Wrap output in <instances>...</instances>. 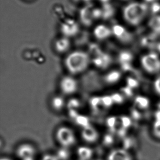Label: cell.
<instances>
[{
  "label": "cell",
  "mask_w": 160,
  "mask_h": 160,
  "mask_svg": "<svg viewBox=\"0 0 160 160\" xmlns=\"http://www.w3.org/2000/svg\"><path fill=\"white\" fill-rule=\"evenodd\" d=\"M149 14V7L144 2L131 1L122 9V15L126 23L132 26L141 25Z\"/></svg>",
  "instance_id": "cell-1"
},
{
  "label": "cell",
  "mask_w": 160,
  "mask_h": 160,
  "mask_svg": "<svg viewBox=\"0 0 160 160\" xmlns=\"http://www.w3.org/2000/svg\"><path fill=\"white\" fill-rule=\"evenodd\" d=\"M90 61V57L87 53L76 51L66 57L65 67L70 74L77 75L85 72L89 67Z\"/></svg>",
  "instance_id": "cell-2"
},
{
  "label": "cell",
  "mask_w": 160,
  "mask_h": 160,
  "mask_svg": "<svg viewBox=\"0 0 160 160\" xmlns=\"http://www.w3.org/2000/svg\"><path fill=\"white\" fill-rule=\"evenodd\" d=\"M141 67L148 74L155 75L160 72V56L155 52L143 54L140 59Z\"/></svg>",
  "instance_id": "cell-3"
},
{
  "label": "cell",
  "mask_w": 160,
  "mask_h": 160,
  "mask_svg": "<svg viewBox=\"0 0 160 160\" xmlns=\"http://www.w3.org/2000/svg\"><path fill=\"white\" fill-rule=\"evenodd\" d=\"M56 138L62 147H68L73 145L76 142V137L71 128L62 126L58 128L56 132Z\"/></svg>",
  "instance_id": "cell-4"
},
{
  "label": "cell",
  "mask_w": 160,
  "mask_h": 160,
  "mask_svg": "<svg viewBox=\"0 0 160 160\" xmlns=\"http://www.w3.org/2000/svg\"><path fill=\"white\" fill-rule=\"evenodd\" d=\"M112 35L121 42L126 44L130 43L133 39L132 34L120 24H115L112 28Z\"/></svg>",
  "instance_id": "cell-5"
},
{
  "label": "cell",
  "mask_w": 160,
  "mask_h": 160,
  "mask_svg": "<svg viewBox=\"0 0 160 160\" xmlns=\"http://www.w3.org/2000/svg\"><path fill=\"white\" fill-rule=\"evenodd\" d=\"M60 87L61 92L66 95H71L76 93L78 89L77 80L70 76H64L61 80Z\"/></svg>",
  "instance_id": "cell-6"
},
{
  "label": "cell",
  "mask_w": 160,
  "mask_h": 160,
  "mask_svg": "<svg viewBox=\"0 0 160 160\" xmlns=\"http://www.w3.org/2000/svg\"><path fill=\"white\" fill-rule=\"evenodd\" d=\"M79 25L72 19L65 20L61 25V31L64 37L69 38L76 36L79 32Z\"/></svg>",
  "instance_id": "cell-7"
},
{
  "label": "cell",
  "mask_w": 160,
  "mask_h": 160,
  "mask_svg": "<svg viewBox=\"0 0 160 160\" xmlns=\"http://www.w3.org/2000/svg\"><path fill=\"white\" fill-rule=\"evenodd\" d=\"M36 151L33 145L25 143L20 145L16 150L17 156L22 160L34 158Z\"/></svg>",
  "instance_id": "cell-8"
},
{
  "label": "cell",
  "mask_w": 160,
  "mask_h": 160,
  "mask_svg": "<svg viewBox=\"0 0 160 160\" xmlns=\"http://www.w3.org/2000/svg\"><path fill=\"white\" fill-rule=\"evenodd\" d=\"M92 62L96 67L101 69H106L112 64V59L109 54L100 51L96 53Z\"/></svg>",
  "instance_id": "cell-9"
},
{
  "label": "cell",
  "mask_w": 160,
  "mask_h": 160,
  "mask_svg": "<svg viewBox=\"0 0 160 160\" xmlns=\"http://www.w3.org/2000/svg\"><path fill=\"white\" fill-rule=\"evenodd\" d=\"M133 60V55L129 51H124L119 53L118 61L121 67L125 71H128L131 69Z\"/></svg>",
  "instance_id": "cell-10"
},
{
  "label": "cell",
  "mask_w": 160,
  "mask_h": 160,
  "mask_svg": "<svg viewBox=\"0 0 160 160\" xmlns=\"http://www.w3.org/2000/svg\"><path fill=\"white\" fill-rule=\"evenodd\" d=\"M81 136L82 139L88 143H95L99 138L98 131L91 125L82 128Z\"/></svg>",
  "instance_id": "cell-11"
},
{
  "label": "cell",
  "mask_w": 160,
  "mask_h": 160,
  "mask_svg": "<svg viewBox=\"0 0 160 160\" xmlns=\"http://www.w3.org/2000/svg\"><path fill=\"white\" fill-rule=\"evenodd\" d=\"M93 35L95 37L99 40H104L107 39L112 35V29L108 26L100 24L96 26L93 30Z\"/></svg>",
  "instance_id": "cell-12"
},
{
  "label": "cell",
  "mask_w": 160,
  "mask_h": 160,
  "mask_svg": "<svg viewBox=\"0 0 160 160\" xmlns=\"http://www.w3.org/2000/svg\"><path fill=\"white\" fill-rule=\"evenodd\" d=\"M108 160H132V158L126 150L119 149L110 152L108 156Z\"/></svg>",
  "instance_id": "cell-13"
},
{
  "label": "cell",
  "mask_w": 160,
  "mask_h": 160,
  "mask_svg": "<svg viewBox=\"0 0 160 160\" xmlns=\"http://www.w3.org/2000/svg\"><path fill=\"white\" fill-rule=\"evenodd\" d=\"M71 47V42L69 38L62 37L56 40L55 43V49L58 53H65Z\"/></svg>",
  "instance_id": "cell-14"
},
{
  "label": "cell",
  "mask_w": 160,
  "mask_h": 160,
  "mask_svg": "<svg viewBox=\"0 0 160 160\" xmlns=\"http://www.w3.org/2000/svg\"><path fill=\"white\" fill-rule=\"evenodd\" d=\"M93 9L90 7H87L82 8L80 12V18L83 24L87 26L92 24L94 19L93 14Z\"/></svg>",
  "instance_id": "cell-15"
},
{
  "label": "cell",
  "mask_w": 160,
  "mask_h": 160,
  "mask_svg": "<svg viewBox=\"0 0 160 160\" xmlns=\"http://www.w3.org/2000/svg\"><path fill=\"white\" fill-rule=\"evenodd\" d=\"M122 74L120 71L113 70L108 72L104 76V81L107 84H114L117 83L120 80Z\"/></svg>",
  "instance_id": "cell-16"
},
{
  "label": "cell",
  "mask_w": 160,
  "mask_h": 160,
  "mask_svg": "<svg viewBox=\"0 0 160 160\" xmlns=\"http://www.w3.org/2000/svg\"><path fill=\"white\" fill-rule=\"evenodd\" d=\"M78 158L79 160H90L93 155V150L90 147H80L77 151Z\"/></svg>",
  "instance_id": "cell-17"
},
{
  "label": "cell",
  "mask_w": 160,
  "mask_h": 160,
  "mask_svg": "<svg viewBox=\"0 0 160 160\" xmlns=\"http://www.w3.org/2000/svg\"><path fill=\"white\" fill-rule=\"evenodd\" d=\"M134 103L136 108L140 110H145L149 108L150 102L148 98L143 95H138L134 98Z\"/></svg>",
  "instance_id": "cell-18"
},
{
  "label": "cell",
  "mask_w": 160,
  "mask_h": 160,
  "mask_svg": "<svg viewBox=\"0 0 160 160\" xmlns=\"http://www.w3.org/2000/svg\"><path fill=\"white\" fill-rule=\"evenodd\" d=\"M51 104L54 110L55 111H60L65 106V99L61 96H55L52 98Z\"/></svg>",
  "instance_id": "cell-19"
},
{
  "label": "cell",
  "mask_w": 160,
  "mask_h": 160,
  "mask_svg": "<svg viewBox=\"0 0 160 160\" xmlns=\"http://www.w3.org/2000/svg\"><path fill=\"white\" fill-rule=\"evenodd\" d=\"M74 121L78 125L82 127V128H84L91 125L90 123L89 118L84 115L79 114L77 117H76V119L74 120Z\"/></svg>",
  "instance_id": "cell-20"
},
{
  "label": "cell",
  "mask_w": 160,
  "mask_h": 160,
  "mask_svg": "<svg viewBox=\"0 0 160 160\" xmlns=\"http://www.w3.org/2000/svg\"><path fill=\"white\" fill-rule=\"evenodd\" d=\"M71 154L69 150L66 147H61L58 150L56 156L58 160H68L69 159Z\"/></svg>",
  "instance_id": "cell-21"
},
{
  "label": "cell",
  "mask_w": 160,
  "mask_h": 160,
  "mask_svg": "<svg viewBox=\"0 0 160 160\" xmlns=\"http://www.w3.org/2000/svg\"><path fill=\"white\" fill-rule=\"evenodd\" d=\"M102 105L106 108H109L114 104L111 95H104L101 97Z\"/></svg>",
  "instance_id": "cell-22"
},
{
  "label": "cell",
  "mask_w": 160,
  "mask_h": 160,
  "mask_svg": "<svg viewBox=\"0 0 160 160\" xmlns=\"http://www.w3.org/2000/svg\"><path fill=\"white\" fill-rule=\"evenodd\" d=\"M119 120L120 123L121 124V127L123 128L125 130H128L132 125V120L131 118L126 116H122L120 117Z\"/></svg>",
  "instance_id": "cell-23"
},
{
  "label": "cell",
  "mask_w": 160,
  "mask_h": 160,
  "mask_svg": "<svg viewBox=\"0 0 160 160\" xmlns=\"http://www.w3.org/2000/svg\"><path fill=\"white\" fill-rule=\"evenodd\" d=\"M90 105L91 108L95 110H97L99 108V107L102 105L101 98L100 97H93L91 98L90 100Z\"/></svg>",
  "instance_id": "cell-24"
},
{
  "label": "cell",
  "mask_w": 160,
  "mask_h": 160,
  "mask_svg": "<svg viewBox=\"0 0 160 160\" xmlns=\"http://www.w3.org/2000/svg\"><path fill=\"white\" fill-rule=\"evenodd\" d=\"M111 96L114 104L120 105V104H123V102L125 101L124 95L122 93L116 92V93H112Z\"/></svg>",
  "instance_id": "cell-25"
},
{
  "label": "cell",
  "mask_w": 160,
  "mask_h": 160,
  "mask_svg": "<svg viewBox=\"0 0 160 160\" xmlns=\"http://www.w3.org/2000/svg\"><path fill=\"white\" fill-rule=\"evenodd\" d=\"M118 118L115 116H110L108 117L106 121L107 125L112 131L115 130V128L118 123Z\"/></svg>",
  "instance_id": "cell-26"
},
{
  "label": "cell",
  "mask_w": 160,
  "mask_h": 160,
  "mask_svg": "<svg viewBox=\"0 0 160 160\" xmlns=\"http://www.w3.org/2000/svg\"><path fill=\"white\" fill-rule=\"evenodd\" d=\"M80 106V102L77 98H71L67 103V107L69 110L79 108Z\"/></svg>",
  "instance_id": "cell-27"
},
{
  "label": "cell",
  "mask_w": 160,
  "mask_h": 160,
  "mask_svg": "<svg viewBox=\"0 0 160 160\" xmlns=\"http://www.w3.org/2000/svg\"><path fill=\"white\" fill-rule=\"evenodd\" d=\"M102 17L106 18H110L114 13V9L109 4H106L103 9H102Z\"/></svg>",
  "instance_id": "cell-28"
},
{
  "label": "cell",
  "mask_w": 160,
  "mask_h": 160,
  "mask_svg": "<svg viewBox=\"0 0 160 160\" xmlns=\"http://www.w3.org/2000/svg\"><path fill=\"white\" fill-rule=\"evenodd\" d=\"M126 86L133 89L138 87L139 82L136 79L129 77L126 79Z\"/></svg>",
  "instance_id": "cell-29"
},
{
  "label": "cell",
  "mask_w": 160,
  "mask_h": 160,
  "mask_svg": "<svg viewBox=\"0 0 160 160\" xmlns=\"http://www.w3.org/2000/svg\"><path fill=\"white\" fill-rule=\"evenodd\" d=\"M153 134L156 138L160 139V121L155 120L153 125Z\"/></svg>",
  "instance_id": "cell-30"
},
{
  "label": "cell",
  "mask_w": 160,
  "mask_h": 160,
  "mask_svg": "<svg viewBox=\"0 0 160 160\" xmlns=\"http://www.w3.org/2000/svg\"><path fill=\"white\" fill-rule=\"evenodd\" d=\"M153 88L157 95L160 97V75L158 76L153 83Z\"/></svg>",
  "instance_id": "cell-31"
},
{
  "label": "cell",
  "mask_w": 160,
  "mask_h": 160,
  "mask_svg": "<svg viewBox=\"0 0 160 160\" xmlns=\"http://www.w3.org/2000/svg\"><path fill=\"white\" fill-rule=\"evenodd\" d=\"M103 143L106 146H110L114 143V138L110 134H107L103 137Z\"/></svg>",
  "instance_id": "cell-32"
},
{
  "label": "cell",
  "mask_w": 160,
  "mask_h": 160,
  "mask_svg": "<svg viewBox=\"0 0 160 160\" xmlns=\"http://www.w3.org/2000/svg\"><path fill=\"white\" fill-rule=\"evenodd\" d=\"M122 93H121L123 95H125L126 96H128V97H131L133 94V93H132L133 89L130 88L129 87L127 86L122 88Z\"/></svg>",
  "instance_id": "cell-33"
},
{
  "label": "cell",
  "mask_w": 160,
  "mask_h": 160,
  "mask_svg": "<svg viewBox=\"0 0 160 160\" xmlns=\"http://www.w3.org/2000/svg\"><path fill=\"white\" fill-rule=\"evenodd\" d=\"M41 160H58L56 155H51V154H46L44 155Z\"/></svg>",
  "instance_id": "cell-34"
},
{
  "label": "cell",
  "mask_w": 160,
  "mask_h": 160,
  "mask_svg": "<svg viewBox=\"0 0 160 160\" xmlns=\"http://www.w3.org/2000/svg\"><path fill=\"white\" fill-rule=\"evenodd\" d=\"M79 115L78 114L77 111L74 109H71L69 110V116L72 119L74 120L76 119V117L78 116V115Z\"/></svg>",
  "instance_id": "cell-35"
},
{
  "label": "cell",
  "mask_w": 160,
  "mask_h": 160,
  "mask_svg": "<svg viewBox=\"0 0 160 160\" xmlns=\"http://www.w3.org/2000/svg\"><path fill=\"white\" fill-rule=\"evenodd\" d=\"M0 160H12L11 158H8V157H2L0 159Z\"/></svg>",
  "instance_id": "cell-36"
},
{
  "label": "cell",
  "mask_w": 160,
  "mask_h": 160,
  "mask_svg": "<svg viewBox=\"0 0 160 160\" xmlns=\"http://www.w3.org/2000/svg\"><path fill=\"white\" fill-rule=\"evenodd\" d=\"M101 2H104L105 3H106L107 2H108L109 0H100Z\"/></svg>",
  "instance_id": "cell-37"
},
{
  "label": "cell",
  "mask_w": 160,
  "mask_h": 160,
  "mask_svg": "<svg viewBox=\"0 0 160 160\" xmlns=\"http://www.w3.org/2000/svg\"><path fill=\"white\" fill-rule=\"evenodd\" d=\"M122 1H125V2H131V1H132V0H122Z\"/></svg>",
  "instance_id": "cell-38"
},
{
  "label": "cell",
  "mask_w": 160,
  "mask_h": 160,
  "mask_svg": "<svg viewBox=\"0 0 160 160\" xmlns=\"http://www.w3.org/2000/svg\"></svg>",
  "instance_id": "cell-39"
}]
</instances>
